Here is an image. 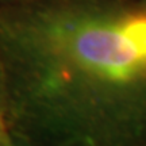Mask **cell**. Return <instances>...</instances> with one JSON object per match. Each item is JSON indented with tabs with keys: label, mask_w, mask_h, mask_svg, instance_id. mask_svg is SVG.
Here are the masks:
<instances>
[{
	"label": "cell",
	"mask_w": 146,
	"mask_h": 146,
	"mask_svg": "<svg viewBox=\"0 0 146 146\" xmlns=\"http://www.w3.org/2000/svg\"><path fill=\"white\" fill-rule=\"evenodd\" d=\"M0 119L29 146H146V8H0Z\"/></svg>",
	"instance_id": "1"
},
{
	"label": "cell",
	"mask_w": 146,
	"mask_h": 146,
	"mask_svg": "<svg viewBox=\"0 0 146 146\" xmlns=\"http://www.w3.org/2000/svg\"><path fill=\"white\" fill-rule=\"evenodd\" d=\"M0 146H29V145H23V143H19L16 141H12L10 138H7L5 135L1 137V141H0Z\"/></svg>",
	"instance_id": "2"
},
{
	"label": "cell",
	"mask_w": 146,
	"mask_h": 146,
	"mask_svg": "<svg viewBox=\"0 0 146 146\" xmlns=\"http://www.w3.org/2000/svg\"><path fill=\"white\" fill-rule=\"evenodd\" d=\"M1 137H3V126H1V119H0V141H1Z\"/></svg>",
	"instance_id": "3"
}]
</instances>
